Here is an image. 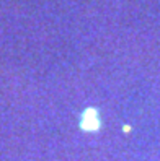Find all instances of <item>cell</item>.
Listing matches in <instances>:
<instances>
[{"mask_svg":"<svg viewBox=\"0 0 160 161\" xmlns=\"http://www.w3.org/2000/svg\"><path fill=\"white\" fill-rule=\"evenodd\" d=\"M78 127L83 132H90V134H95V132H98L101 128V114H100L97 107L83 109V112L80 114Z\"/></svg>","mask_w":160,"mask_h":161,"instance_id":"1","label":"cell"}]
</instances>
